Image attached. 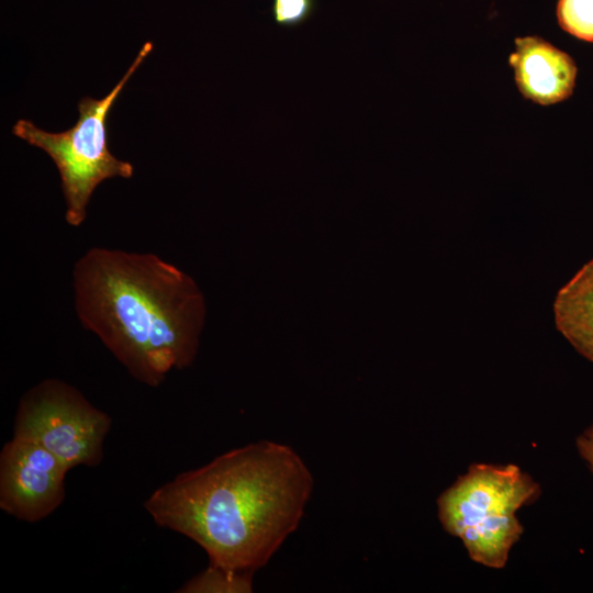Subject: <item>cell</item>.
Here are the masks:
<instances>
[{
  "label": "cell",
  "instance_id": "obj_5",
  "mask_svg": "<svg viewBox=\"0 0 593 593\" xmlns=\"http://www.w3.org/2000/svg\"><path fill=\"white\" fill-rule=\"evenodd\" d=\"M111 425V417L76 388L46 379L22 396L12 437L43 446L70 470L96 467L102 461L103 443Z\"/></svg>",
  "mask_w": 593,
  "mask_h": 593
},
{
  "label": "cell",
  "instance_id": "obj_3",
  "mask_svg": "<svg viewBox=\"0 0 593 593\" xmlns=\"http://www.w3.org/2000/svg\"><path fill=\"white\" fill-rule=\"evenodd\" d=\"M539 494L538 483L515 465L474 463L439 495L438 518L471 560L501 569L524 530L517 511Z\"/></svg>",
  "mask_w": 593,
  "mask_h": 593
},
{
  "label": "cell",
  "instance_id": "obj_7",
  "mask_svg": "<svg viewBox=\"0 0 593 593\" xmlns=\"http://www.w3.org/2000/svg\"><path fill=\"white\" fill-rule=\"evenodd\" d=\"M510 65L521 93L534 102L552 104L572 94L577 77L574 60L540 37L516 38Z\"/></svg>",
  "mask_w": 593,
  "mask_h": 593
},
{
  "label": "cell",
  "instance_id": "obj_10",
  "mask_svg": "<svg viewBox=\"0 0 593 593\" xmlns=\"http://www.w3.org/2000/svg\"><path fill=\"white\" fill-rule=\"evenodd\" d=\"M557 19L567 33L593 43V0H558Z\"/></svg>",
  "mask_w": 593,
  "mask_h": 593
},
{
  "label": "cell",
  "instance_id": "obj_2",
  "mask_svg": "<svg viewBox=\"0 0 593 593\" xmlns=\"http://www.w3.org/2000/svg\"><path fill=\"white\" fill-rule=\"evenodd\" d=\"M75 309L133 378L158 387L195 359L205 317L191 277L150 253L93 247L75 264Z\"/></svg>",
  "mask_w": 593,
  "mask_h": 593
},
{
  "label": "cell",
  "instance_id": "obj_4",
  "mask_svg": "<svg viewBox=\"0 0 593 593\" xmlns=\"http://www.w3.org/2000/svg\"><path fill=\"white\" fill-rule=\"evenodd\" d=\"M152 51L153 43L146 42L104 98H82L78 102L77 123L69 130L52 133L25 119L18 120L12 127L15 136L43 149L53 159L66 201L65 219L71 226H79L85 221L90 197L102 181L133 176L132 164L118 159L110 152L105 123L122 89Z\"/></svg>",
  "mask_w": 593,
  "mask_h": 593
},
{
  "label": "cell",
  "instance_id": "obj_1",
  "mask_svg": "<svg viewBox=\"0 0 593 593\" xmlns=\"http://www.w3.org/2000/svg\"><path fill=\"white\" fill-rule=\"evenodd\" d=\"M313 486L291 447L260 440L178 474L144 506L158 526L198 544L209 564L254 574L298 528Z\"/></svg>",
  "mask_w": 593,
  "mask_h": 593
},
{
  "label": "cell",
  "instance_id": "obj_8",
  "mask_svg": "<svg viewBox=\"0 0 593 593\" xmlns=\"http://www.w3.org/2000/svg\"><path fill=\"white\" fill-rule=\"evenodd\" d=\"M553 311L561 334L593 361V259L560 289Z\"/></svg>",
  "mask_w": 593,
  "mask_h": 593
},
{
  "label": "cell",
  "instance_id": "obj_12",
  "mask_svg": "<svg viewBox=\"0 0 593 593\" xmlns=\"http://www.w3.org/2000/svg\"><path fill=\"white\" fill-rule=\"evenodd\" d=\"M577 448L593 473V425L579 436L577 439Z\"/></svg>",
  "mask_w": 593,
  "mask_h": 593
},
{
  "label": "cell",
  "instance_id": "obj_11",
  "mask_svg": "<svg viewBox=\"0 0 593 593\" xmlns=\"http://www.w3.org/2000/svg\"><path fill=\"white\" fill-rule=\"evenodd\" d=\"M317 0H271L270 13L280 27H298L314 14Z\"/></svg>",
  "mask_w": 593,
  "mask_h": 593
},
{
  "label": "cell",
  "instance_id": "obj_9",
  "mask_svg": "<svg viewBox=\"0 0 593 593\" xmlns=\"http://www.w3.org/2000/svg\"><path fill=\"white\" fill-rule=\"evenodd\" d=\"M253 573L226 570L209 564L206 569L188 580L180 593H250Z\"/></svg>",
  "mask_w": 593,
  "mask_h": 593
},
{
  "label": "cell",
  "instance_id": "obj_6",
  "mask_svg": "<svg viewBox=\"0 0 593 593\" xmlns=\"http://www.w3.org/2000/svg\"><path fill=\"white\" fill-rule=\"evenodd\" d=\"M68 471L43 446L12 437L0 454V508L30 523L47 517L64 502Z\"/></svg>",
  "mask_w": 593,
  "mask_h": 593
}]
</instances>
